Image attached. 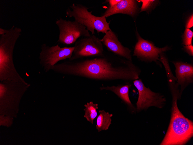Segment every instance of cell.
Returning <instances> with one entry per match:
<instances>
[{"label":"cell","mask_w":193,"mask_h":145,"mask_svg":"<svg viewBox=\"0 0 193 145\" xmlns=\"http://www.w3.org/2000/svg\"><path fill=\"white\" fill-rule=\"evenodd\" d=\"M193 32L189 29L186 28L183 36V44L185 46L192 45Z\"/></svg>","instance_id":"9a60e30c"},{"label":"cell","mask_w":193,"mask_h":145,"mask_svg":"<svg viewBox=\"0 0 193 145\" xmlns=\"http://www.w3.org/2000/svg\"><path fill=\"white\" fill-rule=\"evenodd\" d=\"M105 34L101 40L107 49L115 54L131 61V51L122 45L114 33L110 29Z\"/></svg>","instance_id":"9c48e42d"},{"label":"cell","mask_w":193,"mask_h":145,"mask_svg":"<svg viewBox=\"0 0 193 145\" xmlns=\"http://www.w3.org/2000/svg\"><path fill=\"white\" fill-rule=\"evenodd\" d=\"M183 48L184 50L188 54L190 55L193 56V46L192 45L184 46Z\"/></svg>","instance_id":"e0dca14e"},{"label":"cell","mask_w":193,"mask_h":145,"mask_svg":"<svg viewBox=\"0 0 193 145\" xmlns=\"http://www.w3.org/2000/svg\"><path fill=\"white\" fill-rule=\"evenodd\" d=\"M21 28L13 25L0 37V79L26 83L17 71L13 60L14 49L21 34Z\"/></svg>","instance_id":"6da1fadb"},{"label":"cell","mask_w":193,"mask_h":145,"mask_svg":"<svg viewBox=\"0 0 193 145\" xmlns=\"http://www.w3.org/2000/svg\"><path fill=\"white\" fill-rule=\"evenodd\" d=\"M74 47H60L58 45L50 47L45 44L41 46L40 53V63L45 72L51 70L59 61L70 58Z\"/></svg>","instance_id":"5b68a950"},{"label":"cell","mask_w":193,"mask_h":145,"mask_svg":"<svg viewBox=\"0 0 193 145\" xmlns=\"http://www.w3.org/2000/svg\"><path fill=\"white\" fill-rule=\"evenodd\" d=\"M131 85L130 84L123 85L112 86H103L100 87L101 90H109L112 92L118 97L125 103L131 109L134 107L129 97V91Z\"/></svg>","instance_id":"7c38bea8"},{"label":"cell","mask_w":193,"mask_h":145,"mask_svg":"<svg viewBox=\"0 0 193 145\" xmlns=\"http://www.w3.org/2000/svg\"><path fill=\"white\" fill-rule=\"evenodd\" d=\"M136 1L121 0L115 6L112 7L108 6L102 15L106 18L115 14L121 13L133 16L136 13L138 10Z\"/></svg>","instance_id":"8fae6325"},{"label":"cell","mask_w":193,"mask_h":145,"mask_svg":"<svg viewBox=\"0 0 193 145\" xmlns=\"http://www.w3.org/2000/svg\"><path fill=\"white\" fill-rule=\"evenodd\" d=\"M175 67L177 84L181 87L180 94L185 87L193 81V66L191 64L181 62H173Z\"/></svg>","instance_id":"30bf717a"},{"label":"cell","mask_w":193,"mask_h":145,"mask_svg":"<svg viewBox=\"0 0 193 145\" xmlns=\"http://www.w3.org/2000/svg\"><path fill=\"white\" fill-rule=\"evenodd\" d=\"M121 0H107L105 1L104 3H108V6L112 7L117 4Z\"/></svg>","instance_id":"ac0fdd59"},{"label":"cell","mask_w":193,"mask_h":145,"mask_svg":"<svg viewBox=\"0 0 193 145\" xmlns=\"http://www.w3.org/2000/svg\"><path fill=\"white\" fill-rule=\"evenodd\" d=\"M70 61L85 57H104L103 49L101 39L92 35L76 41Z\"/></svg>","instance_id":"8992f818"},{"label":"cell","mask_w":193,"mask_h":145,"mask_svg":"<svg viewBox=\"0 0 193 145\" xmlns=\"http://www.w3.org/2000/svg\"><path fill=\"white\" fill-rule=\"evenodd\" d=\"M138 42L134 48L133 56H136L143 61L156 63L159 60L160 54L169 49L166 46L163 48L155 47L152 43L143 39L136 31Z\"/></svg>","instance_id":"ba28073f"},{"label":"cell","mask_w":193,"mask_h":145,"mask_svg":"<svg viewBox=\"0 0 193 145\" xmlns=\"http://www.w3.org/2000/svg\"><path fill=\"white\" fill-rule=\"evenodd\" d=\"M98 105V104H94L93 102L90 101L84 105L85 108L84 109L85 111L84 117L92 124L93 123L94 120L97 116Z\"/></svg>","instance_id":"5bb4252c"},{"label":"cell","mask_w":193,"mask_h":145,"mask_svg":"<svg viewBox=\"0 0 193 145\" xmlns=\"http://www.w3.org/2000/svg\"><path fill=\"white\" fill-rule=\"evenodd\" d=\"M8 30H6L3 28H0V35H4L8 32Z\"/></svg>","instance_id":"ffe728a7"},{"label":"cell","mask_w":193,"mask_h":145,"mask_svg":"<svg viewBox=\"0 0 193 145\" xmlns=\"http://www.w3.org/2000/svg\"><path fill=\"white\" fill-rule=\"evenodd\" d=\"M142 3L140 12L147 10L150 7L153 0H140Z\"/></svg>","instance_id":"2e32d148"},{"label":"cell","mask_w":193,"mask_h":145,"mask_svg":"<svg viewBox=\"0 0 193 145\" xmlns=\"http://www.w3.org/2000/svg\"><path fill=\"white\" fill-rule=\"evenodd\" d=\"M193 16L192 14L188 20L186 26V28L189 29L193 26Z\"/></svg>","instance_id":"d6986e66"},{"label":"cell","mask_w":193,"mask_h":145,"mask_svg":"<svg viewBox=\"0 0 193 145\" xmlns=\"http://www.w3.org/2000/svg\"><path fill=\"white\" fill-rule=\"evenodd\" d=\"M177 99H172V113L166 133L160 145H183L193 135V123L179 110Z\"/></svg>","instance_id":"7a4b0ae2"},{"label":"cell","mask_w":193,"mask_h":145,"mask_svg":"<svg viewBox=\"0 0 193 145\" xmlns=\"http://www.w3.org/2000/svg\"><path fill=\"white\" fill-rule=\"evenodd\" d=\"M88 8L80 4L73 3L66 10V15L73 18L75 21L85 27L92 35L94 33L95 30L98 33L103 34L111 29L109 23L105 16H95L88 11Z\"/></svg>","instance_id":"3957f363"},{"label":"cell","mask_w":193,"mask_h":145,"mask_svg":"<svg viewBox=\"0 0 193 145\" xmlns=\"http://www.w3.org/2000/svg\"><path fill=\"white\" fill-rule=\"evenodd\" d=\"M133 83L138 93V99L136 103V110L138 112L146 110L151 106L161 109L166 102V98L161 93L151 91L146 87L141 79L135 80Z\"/></svg>","instance_id":"52a82bcc"},{"label":"cell","mask_w":193,"mask_h":145,"mask_svg":"<svg viewBox=\"0 0 193 145\" xmlns=\"http://www.w3.org/2000/svg\"><path fill=\"white\" fill-rule=\"evenodd\" d=\"M55 24L58 27L59 34L57 42L69 45L76 42L81 36L89 37L90 35L86 27L79 23L67 21L62 18L57 19Z\"/></svg>","instance_id":"277c9868"},{"label":"cell","mask_w":193,"mask_h":145,"mask_svg":"<svg viewBox=\"0 0 193 145\" xmlns=\"http://www.w3.org/2000/svg\"><path fill=\"white\" fill-rule=\"evenodd\" d=\"M99 114L97 116L96 129L99 132L107 130L112 124L111 118L113 115L105 112L104 110H100Z\"/></svg>","instance_id":"4fadbf2b"}]
</instances>
